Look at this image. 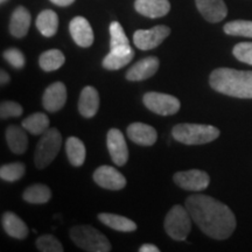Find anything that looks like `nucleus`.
Instances as JSON below:
<instances>
[{
    "label": "nucleus",
    "instance_id": "f257e3e1",
    "mask_svg": "<svg viewBox=\"0 0 252 252\" xmlns=\"http://www.w3.org/2000/svg\"><path fill=\"white\" fill-rule=\"evenodd\" d=\"M191 220L203 234L214 239H226L234 234L237 220L231 209L212 196L194 194L186 198Z\"/></svg>",
    "mask_w": 252,
    "mask_h": 252
},
{
    "label": "nucleus",
    "instance_id": "f03ea898",
    "mask_svg": "<svg viewBox=\"0 0 252 252\" xmlns=\"http://www.w3.org/2000/svg\"><path fill=\"white\" fill-rule=\"evenodd\" d=\"M209 84L217 93L236 98H252V71L217 68L210 74Z\"/></svg>",
    "mask_w": 252,
    "mask_h": 252
},
{
    "label": "nucleus",
    "instance_id": "7ed1b4c3",
    "mask_svg": "<svg viewBox=\"0 0 252 252\" xmlns=\"http://www.w3.org/2000/svg\"><path fill=\"white\" fill-rule=\"evenodd\" d=\"M173 138L185 145H203L220 137V130L213 125L176 124L172 130Z\"/></svg>",
    "mask_w": 252,
    "mask_h": 252
},
{
    "label": "nucleus",
    "instance_id": "20e7f679",
    "mask_svg": "<svg viewBox=\"0 0 252 252\" xmlns=\"http://www.w3.org/2000/svg\"><path fill=\"white\" fill-rule=\"evenodd\" d=\"M71 241L78 248L89 252L111 251V243L99 230L91 225H75L69 230Z\"/></svg>",
    "mask_w": 252,
    "mask_h": 252
},
{
    "label": "nucleus",
    "instance_id": "39448f33",
    "mask_svg": "<svg viewBox=\"0 0 252 252\" xmlns=\"http://www.w3.org/2000/svg\"><path fill=\"white\" fill-rule=\"evenodd\" d=\"M62 135L55 127H49L40 140L37 141L35 154H34V163L36 168L42 169L50 165L61 150Z\"/></svg>",
    "mask_w": 252,
    "mask_h": 252
},
{
    "label": "nucleus",
    "instance_id": "423d86ee",
    "mask_svg": "<svg viewBox=\"0 0 252 252\" xmlns=\"http://www.w3.org/2000/svg\"><path fill=\"white\" fill-rule=\"evenodd\" d=\"M163 226L166 234L174 241H185L191 230V216L187 208L180 204L172 207L166 215Z\"/></svg>",
    "mask_w": 252,
    "mask_h": 252
},
{
    "label": "nucleus",
    "instance_id": "0eeeda50",
    "mask_svg": "<svg viewBox=\"0 0 252 252\" xmlns=\"http://www.w3.org/2000/svg\"><path fill=\"white\" fill-rule=\"evenodd\" d=\"M143 102L150 111L160 116L175 115L181 108L180 100L176 97L162 93H154V91L145 94Z\"/></svg>",
    "mask_w": 252,
    "mask_h": 252
},
{
    "label": "nucleus",
    "instance_id": "6e6552de",
    "mask_svg": "<svg viewBox=\"0 0 252 252\" xmlns=\"http://www.w3.org/2000/svg\"><path fill=\"white\" fill-rule=\"evenodd\" d=\"M169 34H171V28L163 25H159L151 30H138L133 34V42L137 48L151 50L161 45Z\"/></svg>",
    "mask_w": 252,
    "mask_h": 252
},
{
    "label": "nucleus",
    "instance_id": "1a4fd4ad",
    "mask_svg": "<svg viewBox=\"0 0 252 252\" xmlns=\"http://www.w3.org/2000/svg\"><path fill=\"white\" fill-rule=\"evenodd\" d=\"M173 180L179 187L185 190L201 191L210 184V178L204 171L189 169L185 172H178L173 176Z\"/></svg>",
    "mask_w": 252,
    "mask_h": 252
},
{
    "label": "nucleus",
    "instance_id": "9d476101",
    "mask_svg": "<svg viewBox=\"0 0 252 252\" xmlns=\"http://www.w3.org/2000/svg\"><path fill=\"white\" fill-rule=\"evenodd\" d=\"M106 145L112 161L117 166H124L128 160V149L122 131L111 128L106 135Z\"/></svg>",
    "mask_w": 252,
    "mask_h": 252
},
{
    "label": "nucleus",
    "instance_id": "9b49d317",
    "mask_svg": "<svg viewBox=\"0 0 252 252\" xmlns=\"http://www.w3.org/2000/svg\"><path fill=\"white\" fill-rule=\"evenodd\" d=\"M94 181L109 190H121L126 186V179L115 167L100 166L94 173Z\"/></svg>",
    "mask_w": 252,
    "mask_h": 252
},
{
    "label": "nucleus",
    "instance_id": "f8f14e48",
    "mask_svg": "<svg viewBox=\"0 0 252 252\" xmlns=\"http://www.w3.org/2000/svg\"><path fill=\"white\" fill-rule=\"evenodd\" d=\"M67 102V88L62 82H55L47 88L42 97V105L47 111L58 112Z\"/></svg>",
    "mask_w": 252,
    "mask_h": 252
},
{
    "label": "nucleus",
    "instance_id": "ddd939ff",
    "mask_svg": "<svg viewBox=\"0 0 252 252\" xmlns=\"http://www.w3.org/2000/svg\"><path fill=\"white\" fill-rule=\"evenodd\" d=\"M70 35L76 45L83 48H88L94 42V32L89 21L83 17L74 18L69 24Z\"/></svg>",
    "mask_w": 252,
    "mask_h": 252
},
{
    "label": "nucleus",
    "instance_id": "4468645a",
    "mask_svg": "<svg viewBox=\"0 0 252 252\" xmlns=\"http://www.w3.org/2000/svg\"><path fill=\"white\" fill-rule=\"evenodd\" d=\"M126 132L128 139L140 146H152L158 139L156 128L144 123H132Z\"/></svg>",
    "mask_w": 252,
    "mask_h": 252
},
{
    "label": "nucleus",
    "instance_id": "2eb2a0df",
    "mask_svg": "<svg viewBox=\"0 0 252 252\" xmlns=\"http://www.w3.org/2000/svg\"><path fill=\"white\" fill-rule=\"evenodd\" d=\"M195 2L198 12L209 23H220L228 14V8L223 0H195Z\"/></svg>",
    "mask_w": 252,
    "mask_h": 252
},
{
    "label": "nucleus",
    "instance_id": "dca6fc26",
    "mask_svg": "<svg viewBox=\"0 0 252 252\" xmlns=\"http://www.w3.org/2000/svg\"><path fill=\"white\" fill-rule=\"evenodd\" d=\"M158 69H159V59L156 56H149L140 60L128 69L126 72V80L132 82L147 80L156 74Z\"/></svg>",
    "mask_w": 252,
    "mask_h": 252
},
{
    "label": "nucleus",
    "instance_id": "f3484780",
    "mask_svg": "<svg viewBox=\"0 0 252 252\" xmlns=\"http://www.w3.org/2000/svg\"><path fill=\"white\" fill-rule=\"evenodd\" d=\"M134 8L147 18H161L168 13L171 4L168 0H135Z\"/></svg>",
    "mask_w": 252,
    "mask_h": 252
},
{
    "label": "nucleus",
    "instance_id": "a211bd4d",
    "mask_svg": "<svg viewBox=\"0 0 252 252\" xmlns=\"http://www.w3.org/2000/svg\"><path fill=\"white\" fill-rule=\"evenodd\" d=\"M99 109V94L94 87L88 86L83 88L78 99V111L83 117H94Z\"/></svg>",
    "mask_w": 252,
    "mask_h": 252
},
{
    "label": "nucleus",
    "instance_id": "6ab92c4d",
    "mask_svg": "<svg viewBox=\"0 0 252 252\" xmlns=\"http://www.w3.org/2000/svg\"><path fill=\"white\" fill-rule=\"evenodd\" d=\"M110 52L121 55H127L133 52L122 25L117 21L110 25Z\"/></svg>",
    "mask_w": 252,
    "mask_h": 252
},
{
    "label": "nucleus",
    "instance_id": "aec40b11",
    "mask_svg": "<svg viewBox=\"0 0 252 252\" xmlns=\"http://www.w3.org/2000/svg\"><path fill=\"white\" fill-rule=\"evenodd\" d=\"M1 224L5 232L11 237L17 239H25L30 234V229L20 217L11 212L2 214Z\"/></svg>",
    "mask_w": 252,
    "mask_h": 252
},
{
    "label": "nucleus",
    "instance_id": "412c9836",
    "mask_svg": "<svg viewBox=\"0 0 252 252\" xmlns=\"http://www.w3.org/2000/svg\"><path fill=\"white\" fill-rule=\"evenodd\" d=\"M31 26V13L27 8L19 6L14 9L9 21V32L15 37H24L28 33Z\"/></svg>",
    "mask_w": 252,
    "mask_h": 252
},
{
    "label": "nucleus",
    "instance_id": "4be33fe9",
    "mask_svg": "<svg viewBox=\"0 0 252 252\" xmlns=\"http://www.w3.org/2000/svg\"><path fill=\"white\" fill-rule=\"evenodd\" d=\"M6 140L9 150L14 154H24L28 147V138L24 127L17 125L8 126L6 130Z\"/></svg>",
    "mask_w": 252,
    "mask_h": 252
},
{
    "label": "nucleus",
    "instance_id": "5701e85b",
    "mask_svg": "<svg viewBox=\"0 0 252 252\" xmlns=\"http://www.w3.org/2000/svg\"><path fill=\"white\" fill-rule=\"evenodd\" d=\"M98 220L103 224H105L109 228L122 232H132L137 230V224L133 220L127 219V217L116 215V214L102 213L98 215Z\"/></svg>",
    "mask_w": 252,
    "mask_h": 252
},
{
    "label": "nucleus",
    "instance_id": "b1692460",
    "mask_svg": "<svg viewBox=\"0 0 252 252\" xmlns=\"http://www.w3.org/2000/svg\"><path fill=\"white\" fill-rule=\"evenodd\" d=\"M36 27L43 36H54L59 28V17L52 9H45L37 15Z\"/></svg>",
    "mask_w": 252,
    "mask_h": 252
},
{
    "label": "nucleus",
    "instance_id": "393cba45",
    "mask_svg": "<svg viewBox=\"0 0 252 252\" xmlns=\"http://www.w3.org/2000/svg\"><path fill=\"white\" fill-rule=\"evenodd\" d=\"M65 152H67L69 162L72 166L80 167L86 161V146H84L83 141L76 137L68 138L67 143H65Z\"/></svg>",
    "mask_w": 252,
    "mask_h": 252
},
{
    "label": "nucleus",
    "instance_id": "a878e982",
    "mask_svg": "<svg viewBox=\"0 0 252 252\" xmlns=\"http://www.w3.org/2000/svg\"><path fill=\"white\" fill-rule=\"evenodd\" d=\"M49 118L45 113L36 112L33 115L28 116L26 119L23 121V127L34 135L43 134L49 128Z\"/></svg>",
    "mask_w": 252,
    "mask_h": 252
},
{
    "label": "nucleus",
    "instance_id": "bb28decb",
    "mask_svg": "<svg viewBox=\"0 0 252 252\" xmlns=\"http://www.w3.org/2000/svg\"><path fill=\"white\" fill-rule=\"evenodd\" d=\"M23 198L28 203H47L52 198V190L46 185H33L26 188L23 194Z\"/></svg>",
    "mask_w": 252,
    "mask_h": 252
},
{
    "label": "nucleus",
    "instance_id": "cd10ccee",
    "mask_svg": "<svg viewBox=\"0 0 252 252\" xmlns=\"http://www.w3.org/2000/svg\"><path fill=\"white\" fill-rule=\"evenodd\" d=\"M65 58L63 53L59 49H50L40 55L39 64L40 68L45 71L58 70L64 64Z\"/></svg>",
    "mask_w": 252,
    "mask_h": 252
},
{
    "label": "nucleus",
    "instance_id": "c85d7f7f",
    "mask_svg": "<svg viewBox=\"0 0 252 252\" xmlns=\"http://www.w3.org/2000/svg\"><path fill=\"white\" fill-rule=\"evenodd\" d=\"M223 30L228 35L252 37V21L235 20L225 24Z\"/></svg>",
    "mask_w": 252,
    "mask_h": 252
},
{
    "label": "nucleus",
    "instance_id": "c756f323",
    "mask_svg": "<svg viewBox=\"0 0 252 252\" xmlns=\"http://www.w3.org/2000/svg\"><path fill=\"white\" fill-rule=\"evenodd\" d=\"M134 58V52L130 53L127 55H121L115 54V53L110 52L108 55L105 56L102 62L103 68L108 69V70H118L126 64H128Z\"/></svg>",
    "mask_w": 252,
    "mask_h": 252
},
{
    "label": "nucleus",
    "instance_id": "7c9ffc66",
    "mask_svg": "<svg viewBox=\"0 0 252 252\" xmlns=\"http://www.w3.org/2000/svg\"><path fill=\"white\" fill-rule=\"evenodd\" d=\"M25 165L23 162H12L2 165L0 168V178L7 182H14L20 180L25 175Z\"/></svg>",
    "mask_w": 252,
    "mask_h": 252
},
{
    "label": "nucleus",
    "instance_id": "2f4dec72",
    "mask_svg": "<svg viewBox=\"0 0 252 252\" xmlns=\"http://www.w3.org/2000/svg\"><path fill=\"white\" fill-rule=\"evenodd\" d=\"M37 250L42 252H63V247L59 239L53 235H43L36 239Z\"/></svg>",
    "mask_w": 252,
    "mask_h": 252
},
{
    "label": "nucleus",
    "instance_id": "473e14b6",
    "mask_svg": "<svg viewBox=\"0 0 252 252\" xmlns=\"http://www.w3.org/2000/svg\"><path fill=\"white\" fill-rule=\"evenodd\" d=\"M23 106L17 102L6 100V102H2L1 105H0V117H1V119L20 117L23 115Z\"/></svg>",
    "mask_w": 252,
    "mask_h": 252
},
{
    "label": "nucleus",
    "instance_id": "72a5a7b5",
    "mask_svg": "<svg viewBox=\"0 0 252 252\" xmlns=\"http://www.w3.org/2000/svg\"><path fill=\"white\" fill-rule=\"evenodd\" d=\"M2 56H4L6 61L15 69H23L25 67L26 59H25L23 52H20V50L17 48L6 49L5 52L2 53Z\"/></svg>",
    "mask_w": 252,
    "mask_h": 252
},
{
    "label": "nucleus",
    "instance_id": "f704fd0d",
    "mask_svg": "<svg viewBox=\"0 0 252 252\" xmlns=\"http://www.w3.org/2000/svg\"><path fill=\"white\" fill-rule=\"evenodd\" d=\"M234 56L238 61L252 65V42H241L232 49Z\"/></svg>",
    "mask_w": 252,
    "mask_h": 252
},
{
    "label": "nucleus",
    "instance_id": "c9c22d12",
    "mask_svg": "<svg viewBox=\"0 0 252 252\" xmlns=\"http://www.w3.org/2000/svg\"><path fill=\"white\" fill-rule=\"evenodd\" d=\"M159 248L154 244H144L139 248V252H159Z\"/></svg>",
    "mask_w": 252,
    "mask_h": 252
},
{
    "label": "nucleus",
    "instance_id": "e433bc0d",
    "mask_svg": "<svg viewBox=\"0 0 252 252\" xmlns=\"http://www.w3.org/2000/svg\"><path fill=\"white\" fill-rule=\"evenodd\" d=\"M9 80H11V78H9V75H8L7 71H5V70L0 71V84H1V86H5V84H7Z\"/></svg>",
    "mask_w": 252,
    "mask_h": 252
},
{
    "label": "nucleus",
    "instance_id": "4c0bfd02",
    "mask_svg": "<svg viewBox=\"0 0 252 252\" xmlns=\"http://www.w3.org/2000/svg\"><path fill=\"white\" fill-rule=\"evenodd\" d=\"M50 1H52L53 4H55L58 6H63V7H64V6L71 5L75 0H50Z\"/></svg>",
    "mask_w": 252,
    "mask_h": 252
},
{
    "label": "nucleus",
    "instance_id": "58836bf2",
    "mask_svg": "<svg viewBox=\"0 0 252 252\" xmlns=\"http://www.w3.org/2000/svg\"><path fill=\"white\" fill-rule=\"evenodd\" d=\"M0 1H1V4H4V2L7 1V0H0Z\"/></svg>",
    "mask_w": 252,
    "mask_h": 252
}]
</instances>
